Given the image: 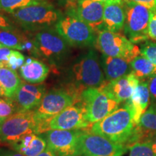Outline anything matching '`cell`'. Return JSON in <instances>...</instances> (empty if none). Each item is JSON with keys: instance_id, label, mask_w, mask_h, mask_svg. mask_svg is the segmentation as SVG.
I'll use <instances>...</instances> for the list:
<instances>
[{"instance_id": "obj_1", "label": "cell", "mask_w": 156, "mask_h": 156, "mask_svg": "<svg viewBox=\"0 0 156 156\" xmlns=\"http://www.w3.org/2000/svg\"><path fill=\"white\" fill-rule=\"evenodd\" d=\"M88 129L114 143L126 146L129 149L142 140V132L134 122L133 112L126 101L122 107L94 123Z\"/></svg>"}, {"instance_id": "obj_2", "label": "cell", "mask_w": 156, "mask_h": 156, "mask_svg": "<svg viewBox=\"0 0 156 156\" xmlns=\"http://www.w3.org/2000/svg\"><path fill=\"white\" fill-rule=\"evenodd\" d=\"M73 75L75 83L69 90L77 98L87 88H98L106 81L104 73L96 52L89 51L73 65Z\"/></svg>"}, {"instance_id": "obj_3", "label": "cell", "mask_w": 156, "mask_h": 156, "mask_svg": "<svg viewBox=\"0 0 156 156\" xmlns=\"http://www.w3.org/2000/svg\"><path fill=\"white\" fill-rule=\"evenodd\" d=\"M18 24L27 30L49 28L62 18V13L47 2L22 7L11 13Z\"/></svg>"}, {"instance_id": "obj_4", "label": "cell", "mask_w": 156, "mask_h": 156, "mask_svg": "<svg viewBox=\"0 0 156 156\" xmlns=\"http://www.w3.org/2000/svg\"><path fill=\"white\" fill-rule=\"evenodd\" d=\"M123 5L126 14L124 27L125 36L134 44L149 40L148 25L151 9L128 0H124Z\"/></svg>"}, {"instance_id": "obj_5", "label": "cell", "mask_w": 156, "mask_h": 156, "mask_svg": "<svg viewBox=\"0 0 156 156\" xmlns=\"http://www.w3.org/2000/svg\"><path fill=\"white\" fill-rule=\"evenodd\" d=\"M95 47L103 55L123 58L130 63L140 54V48L125 36L106 29L98 33Z\"/></svg>"}, {"instance_id": "obj_6", "label": "cell", "mask_w": 156, "mask_h": 156, "mask_svg": "<svg viewBox=\"0 0 156 156\" xmlns=\"http://www.w3.org/2000/svg\"><path fill=\"white\" fill-rule=\"evenodd\" d=\"M31 133L36 134L34 110L17 112L0 123V144L9 146Z\"/></svg>"}, {"instance_id": "obj_7", "label": "cell", "mask_w": 156, "mask_h": 156, "mask_svg": "<svg viewBox=\"0 0 156 156\" xmlns=\"http://www.w3.org/2000/svg\"><path fill=\"white\" fill-rule=\"evenodd\" d=\"M80 101L85 110V119L91 125L116 110L120 104L98 88L93 87L83 90Z\"/></svg>"}, {"instance_id": "obj_8", "label": "cell", "mask_w": 156, "mask_h": 156, "mask_svg": "<svg viewBox=\"0 0 156 156\" xmlns=\"http://www.w3.org/2000/svg\"><path fill=\"white\" fill-rule=\"evenodd\" d=\"M79 101L73 93L64 89H54L46 93L40 104L34 110L36 129Z\"/></svg>"}, {"instance_id": "obj_9", "label": "cell", "mask_w": 156, "mask_h": 156, "mask_svg": "<svg viewBox=\"0 0 156 156\" xmlns=\"http://www.w3.org/2000/svg\"><path fill=\"white\" fill-rule=\"evenodd\" d=\"M92 126L85 119V110L80 101L75 103L37 126L36 133L42 134L50 130H75L90 129Z\"/></svg>"}, {"instance_id": "obj_10", "label": "cell", "mask_w": 156, "mask_h": 156, "mask_svg": "<svg viewBox=\"0 0 156 156\" xmlns=\"http://www.w3.org/2000/svg\"><path fill=\"white\" fill-rule=\"evenodd\" d=\"M55 28L70 46L85 47L95 43L96 33L77 17L70 15L62 17Z\"/></svg>"}, {"instance_id": "obj_11", "label": "cell", "mask_w": 156, "mask_h": 156, "mask_svg": "<svg viewBox=\"0 0 156 156\" xmlns=\"http://www.w3.org/2000/svg\"><path fill=\"white\" fill-rule=\"evenodd\" d=\"M31 41L34 47V54L49 61L63 56L67 53L69 45L56 29L50 28L37 31Z\"/></svg>"}, {"instance_id": "obj_12", "label": "cell", "mask_w": 156, "mask_h": 156, "mask_svg": "<svg viewBox=\"0 0 156 156\" xmlns=\"http://www.w3.org/2000/svg\"><path fill=\"white\" fill-rule=\"evenodd\" d=\"M80 145L81 156H122L129 150L126 146L93 133L88 129H82Z\"/></svg>"}, {"instance_id": "obj_13", "label": "cell", "mask_w": 156, "mask_h": 156, "mask_svg": "<svg viewBox=\"0 0 156 156\" xmlns=\"http://www.w3.org/2000/svg\"><path fill=\"white\" fill-rule=\"evenodd\" d=\"M82 129L50 130L45 132L47 147L57 156H81L80 136Z\"/></svg>"}, {"instance_id": "obj_14", "label": "cell", "mask_w": 156, "mask_h": 156, "mask_svg": "<svg viewBox=\"0 0 156 156\" xmlns=\"http://www.w3.org/2000/svg\"><path fill=\"white\" fill-rule=\"evenodd\" d=\"M67 15L81 20L95 33L103 29L105 4L93 0H77L67 4Z\"/></svg>"}, {"instance_id": "obj_15", "label": "cell", "mask_w": 156, "mask_h": 156, "mask_svg": "<svg viewBox=\"0 0 156 156\" xmlns=\"http://www.w3.org/2000/svg\"><path fill=\"white\" fill-rule=\"evenodd\" d=\"M140 80L131 72L113 81L106 80L98 89L119 103L125 102L132 96Z\"/></svg>"}, {"instance_id": "obj_16", "label": "cell", "mask_w": 156, "mask_h": 156, "mask_svg": "<svg viewBox=\"0 0 156 156\" xmlns=\"http://www.w3.org/2000/svg\"><path fill=\"white\" fill-rule=\"evenodd\" d=\"M46 93V87L43 84L34 85L23 82L12 99L17 112H28L34 110L40 104Z\"/></svg>"}, {"instance_id": "obj_17", "label": "cell", "mask_w": 156, "mask_h": 156, "mask_svg": "<svg viewBox=\"0 0 156 156\" xmlns=\"http://www.w3.org/2000/svg\"><path fill=\"white\" fill-rule=\"evenodd\" d=\"M126 102L131 106L133 112L134 120L138 125L142 114L150 106L151 94L147 82L146 80H140V83L134 89L131 98L126 101Z\"/></svg>"}, {"instance_id": "obj_18", "label": "cell", "mask_w": 156, "mask_h": 156, "mask_svg": "<svg viewBox=\"0 0 156 156\" xmlns=\"http://www.w3.org/2000/svg\"><path fill=\"white\" fill-rule=\"evenodd\" d=\"M21 77L28 83L41 84L46 79L49 73L47 64L34 58H28L19 69Z\"/></svg>"}, {"instance_id": "obj_19", "label": "cell", "mask_w": 156, "mask_h": 156, "mask_svg": "<svg viewBox=\"0 0 156 156\" xmlns=\"http://www.w3.org/2000/svg\"><path fill=\"white\" fill-rule=\"evenodd\" d=\"M9 147L24 156H36L47 148V142L44 136L31 133L25 135Z\"/></svg>"}, {"instance_id": "obj_20", "label": "cell", "mask_w": 156, "mask_h": 156, "mask_svg": "<svg viewBox=\"0 0 156 156\" xmlns=\"http://www.w3.org/2000/svg\"><path fill=\"white\" fill-rule=\"evenodd\" d=\"M101 65L107 81L115 80L132 72L130 62L120 57L103 55Z\"/></svg>"}, {"instance_id": "obj_21", "label": "cell", "mask_w": 156, "mask_h": 156, "mask_svg": "<svg viewBox=\"0 0 156 156\" xmlns=\"http://www.w3.org/2000/svg\"><path fill=\"white\" fill-rule=\"evenodd\" d=\"M125 18V9L123 4L105 5L103 29L112 32L119 33L124 29Z\"/></svg>"}, {"instance_id": "obj_22", "label": "cell", "mask_w": 156, "mask_h": 156, "mask_svg": "<svg viewBox=\"0 0 156 156\" xmlns=\"http://www.w3.org/2000/svg\"><path fill=\"white\" fill-rule=\"evenodd\" d=\"M0 44L5 47L19 51H28L34 53L32 41L15 29L0 28Z\"/></svg>"}, {"instance_id": "obj_23", "label": "cell", "mask_w": 156, "mask_h": 156, "mask_svg": "<svg viewBox=\"0 0 156 156\" xmlns=\"http://www.w3.org/2000/svg\"><path fill=\"white\" fill-rule=\"evenodd\" d=\"M23 82L15 70L0 67V84L5 93V96L12 98L22 85Z\"/></svg>"}, {"instance_id": "obj_24", "label": "cell", "mask_w": 156, "mask_h": 156, "mask_svg": "<svg viewBox=\"0 0 156 156\" xmlns=\"http://www.w3.org/2000/svg\"><path fill=\"white\" fill-rule=\"evenodd\" d=\"M130 66L132 72L140 80H145L156 75V65L141 54L132 60Z\"/></svg>"}, {"instance_id": "obj_25", "label": "cell", "mask_w": 156, "mask_h": 156, "mask_svg": "<svg viewBox=\"0 0 156 156\" xmlns=\"http://www.w3.org/2000/svg\"><path fill=\"white\" fill-rule=\"evenodd\" d=\"M138 126L142 132V140L146 136L156 134V105L151 103L147 111L142 114Z\"/></svg>"}, {"instance_id": "obj_26", "label": "cell", "mask_w": 156, "mask_h": 156, "mask_svg": "<svg viewBox=\"0 0 156 156\" xmlns=\"http://www.w3.org/2000/svg\"><path fill=\"white\" fill-rule=\"evenodd\" d=\"M44 2L46 0H0V11L11 14L20 8Z\"/></svg>"}, {"instance_id": "obj_27", "label": "cell", "mask_w": 156, "mask_h": 156, "mask_svg": "<svg viewBox=\"0 0 156 156\" xmlns=\"http://www.w3.org/2000/svg\"><path fill=\"white\" fill-rule=\"evenodd\" d=\"M17 112L16 106L12 99L0 97V123Z\"/></svg>"}, {"instance_id": "obj_28", "label": "cell", "mask_w": 156, "mask_h": 156, "mask_svg": "<svg viewBox=\"0 0 156 156\" xmlns=\"http://www.w3.org/2000/svg\"><path fill=\"white\" fill-rule=\"evenodd\" d=\"M129 156H156L147 141H140L129 147Z\"/></svg>"}, {"instance_id": "obj_29", "label": "cell", "mask_w": 156, "mask_h": 156, "mask_svg": "<svg viewBox=\"0 0 156 156\" xmlns=\"http://www.w3.org/2000/svg\"><path fill=\"white\" fill-rule=\"evenodd\" d=\"M140 54L156 65V43L147 40L140 46Z\"/></svg>"}, {"instance_id": "obj_30", "label": "cell", "mask_w": 156, "mask_h": 156, "mask_svg": "<svg viewBox=\"0 0 156 156\" xmlns=\"http://www.w3.org/2000/svg\"><path fill=\"white\" fill-rule=\"evenodd\" d=\"M25 62V56L18 51L13 49L12 52L9 56L7 68L16 70L22 67Z\"/></svg>"}, {"instance_id": "obj_31", "label": "cell", "mask_w": 156, "mask_h": 156, "mask_svg": "<svg viewBox=\"0 0 156 156\" xmlns=\"http://www.w3.org/2000/svg\"><path fill=\"white\" fill-rule=\"evenodd\" d=\"M148 25V36L152 40L156 41V8L153 9Z\"/></svg>"}, {"instance_id": "obj_32", "label": "cell", "mask_w": 156, "mask_h": 156, "mask_svg": "<svg viewBox=\"0 0 156 156\" xmlns=\"http://www.w3.org/2000/svg\"><path fill=\"white\" fill-rule=\"evenodd\" d=\"M12 51V48L5 47L2 45L0 46V67H7L9 56Z\"/></svg>"}, {"instance_id": "obj_33", "label": "cell", "mask_w": 156, "mask_h": 156, "mask_svg": "<svg viewBox=\"0 0 156 156\" xmlns=\"http://www.w3.org/2000/svg\"><path fill=\"white\" fill-rule=\"evenodd\" d=\"M147 82L148 83L152 103L156 105V75L148 78Z\"/></svg>"}, {"instance_id": "obj_34", "label": "cell", "mask_w": 156, "mask_h": 156, "mask_svg": "<svg viewBox=\"0 0 156 156\" xmlns=\"http://www.w3.org/2000/svg\"><path fill=\"white\" fill-rule=\"evenodd\" d=\"M0 156H24L10 147H0Z\"/></svg>"}, {"instance_id": "obj_35", "label": "cell", "mask_w": 156, "mask_h": 156, "mask_svg": "<svg viewBox=\"0 0 156 156\" xmlns=\"http://www.w3.org/2000/svg\"><path fill=\"white\" fill-rule=\"evenodd\" d=\"M0 28L15 29L14 25L7 17L0 13Z\"/></svg>"}, {"instance_id": "obj_36", "label": "cell", "mask_w": 156, "mask_h": 156, "mask_svg": "<svg viewBox=\"0 0 156 156\" xmlns=\"http://www.w3.org/2000/svg\"><path fill=\"white\" fill-rule=\"evenodd\" d=\"M128 1L140 4V5H142L147 7V8L151 9V10L156 8V0H128Z\"/></svg>"}, {"instance_id": "obj_37", "label": "cell", "mask_w": 156, "mask_h": 156, "mask_svg": "<svg viewBox=\"0 0 156 156\" xmlns=\"http://www.w3.org/2000/svg\"><path fill=\"white\" fill-rule=\"evenodd\" d=\"M142 141H147L149 143L152 150H153V153L156 155V134H151V135L146 136Z\"/></svg>"}, {"instance_id": "obj_38", "label": "cell", "mask_w": 156, "mask_h": 156, "mask_svg": "<svg viewBox=\"0 0 156 156\" xmlns=\"http://www.w3.org/2000/svg\"><path fill=\"white\" fill-rule=\"evenodd\" d=\"M93 1L100 2L105 5H109V4H123L124 0H93Z\"/></svg>"}, {"instance_id": "obj_39", "label": "cell", "mask_w": 156, "mask_h": 156, "mask_svg": "<svg viewBox=\"0 0 156 156\" xmlns=\"http://www.w3.org/2000/svg\"><path fill=\"white\" fill-rule=\"evenodd\" d=\"M36 156H57L56 155V153L54 151H52L51 150L48 149L47 147L44 152H42L41 153H40L39 155Z\"/></svg>"}, {"instance_id": "obj_40", "label": "cell", "mask_w": 156, "mask_h": 156, "mask_svg": "<svg viewBox=\"0 0 156 156\" xmlns=\"http://www.w3.org/2000/svg\"><path fill=\"white\" fill-rule=\"evenodd\" d=\"M0 97H6L5 90H4L3 87L1 85V84H0Z\"/></svg>"}, {"instance_id": "obj_41", "label": "cell", "mask_w": 156, "mask_h": 156, "mask_svg": "<svg viewBox=\"0 0 156 156\" xmlns=\"http://www.w3.org/2000/svg\"><path fill=\"white\" fill-rule=\"evenodd\" d=\"M64 1L67 2V4L68 3H71V2H75L77 1V0H64Z\"/></svg>"}, {"instance_id": "obj_42", "label": "cell", "mask_w": 156, "mask_h": 156, "mask_svg": "<svg viewBox=\"0 0 156 156\" xmlns=\"http://www.w3.org/2000/svg\"><path fill=\"white\" fill-rule=\"evenodd\" d=\"M1 45H2V44H0V46H1Z\"/></svg>"}]
</instances>
